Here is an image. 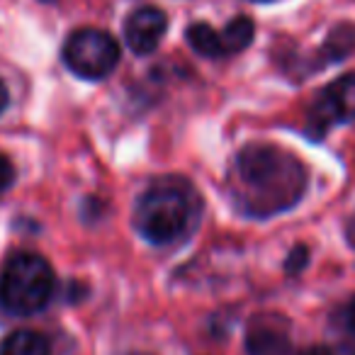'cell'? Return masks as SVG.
I'll list each match as a JSON object with an SVG mask.
<instances>
[{
	"label": "cell",
	"instance_id": "cell-1",
	"mask_svg": "<svg viewBox=\"0 0 355 355\" xmlns=\"http://www.w3.org/2000/svg\"><path fill=\"white\" fill-rule=\"evenodd\" d=\"M306 190V168L272 144H248L234 156L232 200L243 217L268 219L292 209Z\"/></svg>",
	"mask_w": 355,
	"mask_h": 355
},
{
	"label": "cell",
	"instance_id": "cell-2",
	"mask_svg": "<svg viewBox=\"0 0 355 355\" xmlns=\"http://www.w3.org/2000/svg\"><path fill=\"white\" fill-rule=\"evenodd\" d=\"M198 195L183 178H161L148 185L134 207V227L153 246L175 243L198 214Z\"/></svg>",
	"mask_w": 355,
	"mask_h": 355
},
{
	"label": "cell",
	"instance_id": "cell-3",
	"mask_svg": "<svg viewBox=\"0 0 355 355\" xmlns=\"http://www.w3.org/2000/svg\"><path fill=\"white\" fill-rule=\"evenodd\" d=\"M51 266L37 253H15L0 270V306L12 316L40 314L54 295Z\"/></svg>",
	"mask_w": 355,
	"mask_h": 355
},
{
	"label": "cell",
	"instance_id": "cell-4",
	"mask_svg": "<svg viewBox=\"0 0 355 355\" xmlns=\"http://www.w3.org/2000/svg\"><path fill=\"white\" fill-rule=\"evenodd\" d=\"M119 44L110 32L83 27L73 32L64 44V64L83 80H103L117 69Z\"/></svg>",
	"mask_w": 355,
	"mask_h": 355
},
{
	"label": "cell",
	"instance_id": "cell-5",
	"mask_svg": "<svg viewBox=\"0 0 355 355\" xmlns=\"http://www.w3.org/2000/svg\"><path fill=\"white\" fill-rule=\"evenodd\" d=\"M350 119H355V73L340 76L329 88L321 90L309 114V124L321 137L331 124L350 122Z\"/></svg>",
	"mask_w": 355,
	"mask_h": 355
},
{
	"label": "cell",
	"instance_id": "cell-6",
	"mask_svg": "<svg viewBox=\"0 0 355 355\" xmlns=\"http://www.w3.org/2000/svg\"><path fill=\"white\" fill-rule=\"evenodd\" d=\"M168 30V17L158 8H139L124 22V42L139 56H148L158 49Z\"/></svg>",
	"mask_w": 355,
	"mask_h": 355
},
{
	"label": "cell",
	"instance_id": "cell-7",
	"mask_svg": "<svg viewBox=\"0 0 355 355\" xmlns=\"http://www.w3.org/2000/svg\"><path fill=\"white\" fill-rule=\"evenodd\" d=\"M246 350L248 355H295L287 321L275 314L253 319L246 331Z\"/></svg>",
	"mask_w": 355,
	"mask_h": 355
},
{
	"label": "cell",
	"instance_id": "cell-8",
	"mask_svg": "<svg viewBox=\"0 0 355 355\" xmlns=\"http://www.w3.org/2000/svg\"><path fill=\"white\" fill-rule=\"evenodd\" d=\"M49 353H51L49 338L27 329L12 331L0 343V355H49Z\"/></svg>",
	"mask_w": 355,
	"mask_h": 355
},
{
	"label": "cell",
	"instance_id": "cell-9",
	"mask_svg": "<svg viewBox=\"0 0 355 355\" xmlns=\"http://www.w3.org/2000/svg\"><path fill=\"white\" fill-rule=\"evenodd\" d=\"M185 40L193 46V51H198L205 59H219L224 56V46H222V35L214 30L207 22H193L185 32Z\"/></svg>",
	"mask_w": 355,
	"mask_h": 355
},
{
	"label": "cell",
	"instance_id": "cell-10",
	"mask_svg": "<svg viewBox=\"0 0 355 355\" xmlns=\"http://www.w3.org/2000/svg\"><path fill=\"white\" fill-rule=\"evenodd\" d=\"M353 51H355V27L343 22V25L334 27L329 32L324 46H321V59H324V64H340Z\"/></svg>",
	"mask_w": 355,
	"mask_h": 355
},
{
	"label": "cell",
	"instance_id": "cell-11",
	"mask_svg": "<svg viewBox=\"0 0 355 355\" xmlns=\"http://www.w3.org/2000/svg\"><path fill=\"white\" fill-rule=\"evenodd\" d=\"M222 46H224V56L227 54H239V51L248 49L256 37V25H253L251 17L246 15H239V17H232L227 22L222 32Z\"/></svg>",
	"mask_w": 355,
	"mask_h": 355
},
{
	"label": "cell",
	"instance_id": "cell-12",
	"mask_svg": "<svg viewBox=\"0 0 355 355\" xmlns=\"http://www.w3.org/2000/svg\"><path fill=\"white\" fill-rule=\"evenodd\" d=\"M306 263H309V248H306V246H295L290 251V256H287V261H285V270L290 272V275H300V272L306 268Z\"/></svg>",
	"mask_w": 355,
	"mask_h": 355
},
{
	"label": "cell",
	"instance_id": "cell-13",
	"mask_svg": "<svg viewBox=\"0 0 355 355\" xmlns=\"http://www.w3.org/2000/svg\"><path fill=\"white\" fill-rule=\"evenodd\" d=\"M15 166H12V161L8 156H3L0 153V198L8 193V190L12 188V183H15Z\"/></svg>",
	"mask_w": 355,
	"mask_h": 355
},
{
	"label": "cell",
	"instance_id": "cell-14",
	"mask_svg": "<svg viewBox=\"0 0 355 355\" xmlns=\"http://www.w3.org/2000/svg\"><path fill=\"white\" fill-rule=\"evenodd\" d=\"M300 355H355V348L350 345H314Z\"/></svg>",
	"mask_w": 355,
	"mask_h": 355
},
{
	"label": "cell",
	"instance_id": "cell-15",
	"mask_svg": "<svg viewBox=\"0 0 355 355\" xmlns=\"http://www.w3.org/2000/svg\"><path fill=\"white\" fill-rule=\"evenodd\" d=\"M345 326H348V331L355 336V300L348 304V309H345Z\"/></svg>",
	"mask_w": 355,
	"mask_h": 355
},
{
	"label": "cell",
	"instance_id": "cell-16",
	"mask_svg": "<svg viewBox=\"0 0 355 355\" xmlns=\"http://www.w3.org/2000/svg\"><path fill=\"white\" fill-rule=\"evenodd\" d=\"M8 105H10V93H8V85L3 83V78H0V114L6 112Z\"/></svg>",
	"mask_w": 355,
	"mask_h": 355
},
{
	"label": "cell",
	"instance_id": "cell-17",
	"mask_svg": "<svg viewBox=\"0 0 355 355\" xmlns=\"http://www.w3.org/2000/svg\"><path fill=\"white\" fill-rule=\"evenodd\" d=\"M40 3H46V6H51V3H56V0H40Z\"/></svg>",
	"mask_w": 355,
	"mask_h": 355
},
{
	"label": "cell",
	"instance_id": "cell-18",
	"mask_svg": "<svg viewBox=\"0 0 355 355\" xmlns=\"http://www.w3.org/2000/svg\"><path fill=\"white\" fill-rule=\"evenodd\" d=\"M253 3H272V0H253Z\"/></svg>",
	"mask_w": 355,
	"mask_h": 355
}]
</instances>
